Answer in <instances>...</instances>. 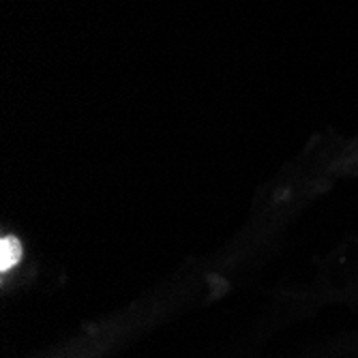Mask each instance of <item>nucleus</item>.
Returning a JSON list of instances; mask_svg holds the SVG:
<instances>
[{
    "mask_svg": "<svg viewBox=\"0 0 358 358\" xmlns=\"http://www.w3.org/2000/svg\"><path fill=\"white\" fill-rule=\"evenodd\" d=\"M22 259V245L17 238L13 236H5L0 241V271L7 273L9 268H13Z\"/></svg>",
    "mask_w": 358,
    "mask_h": 358,
    "instance_id": "nucleus-1",
    "label": "nucleus"
}]
</instances>
